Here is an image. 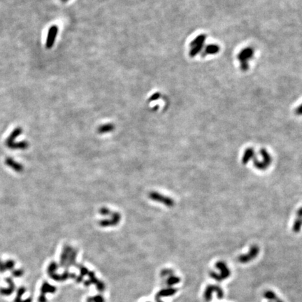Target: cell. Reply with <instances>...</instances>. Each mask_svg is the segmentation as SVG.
I'll use <instances>...</instances> for the list:
<instances>
[{
	"mask_svg": "<svg viewBox=\"0 0 302 302\" xmlns=\"http://www.w3.org/2000/svg\"><path fill=\"white\" fill-rule=\"evenodd\" d=\"M255 49L253 47H246L241 50L237 55V59L240 63L241 71H246L249 69V61L253 58Z\"/></svg>",
	"mask_w": 302,
	"mask_h": 302,
	"instance_id": "obj_1",
	"label": "cell"
},
{
	"mask_svg": "<svg viewBox=\"0 0 302 302\" xmlns=\"http://www.w3.org/2000/svg\"><path fill=\"white\" fill-rule=\"evenodd\" d=\"M260 153L262 157V160L259 161L258 159H253V164L255 167L259 170H266L269 167L272 162V157L271 154L264 148H262L260 151Z\"/></svg>",
	"mask_w": 302,
	"mask_h": 302,
	"instance_id": "obj_2",
	"label": "cell"
},
{
	"mask_svg": "<svg viewBox=\"0 0 302 302\" xmlns=\"http://www.w3.org/2000/svg\"><path fill=\"white\" fill-rule=\"evenodd\" d=\"M214 292H216L217 294V299H222L224 298V291L220 287L217 286V285H209L206 287V289H205L204 293V297L205 300L208 302L211 301L212 299V294Z\"/></svg>",
	"mask_w": 302,
	"mask_h": 302,
	"instance_id": "obj_3",
	"label": "cell"
},
{
	"mask_svg": "<svg viewBox=\"0 0 302 302\" xmlns=\"http://www.w3.org/2000/svg\"><path fill=\"white\" fill-rule=\"evenodd\" d=\"M260 253V248L256 245H253L250 246L249 251L246 254L239 255L238 260L240 263L242 264H246L250 261L255 260L257 257Z\"/></svg>",
	"mask_w": 302,
	"mask_h": 302,
	"instance_id": "obj_4",
	"label": "cell"
},
{
	"mask_svg": "<svg viewBox=\"0 0 302 302\" xmlns=\"http://www.w3.org/2000/svg\"><path fill=\"white\" fill-rule=\"evenodd\" d=\"M57 33H58V27L57 25H53L49 28L48 32L47 39L45 42V47L48 49H50L53 46Z\"/></svg>",
	"mask_w": 302,
	"mask_h": 302,
	"instance_id": "obj_5",
	"label": "cell"
},
{
	"mask_svg": "<svg viewBox=\"0 0 302 302\" xmlns=\"http://www.w3.org/2000/svg\"><path fill=\"white\" fill-rule=\"evenodd\" d=\"M216 267L220 270V276L222 280H226L231 276V271L229 269L227 265L223 261H219L216 263Z\"/></svg>",
	"mask_w": 302,
	"mask_h": 302,
	"instance_id": "obj_6",
	"label": "cell"
},
{
	"mask_svg": "<svg viewBox=\"0 0 302 302\" xmlns=\"http://www.w3.org/2000/svg\"><path fill=\"white\" fill-rule=\"evenodd\" d=\"M220 50V48L218 45L216 43H211L203 48L202 51L201 52V56L205 57L209 55H216L219 53Z\"/></svg>",
	"mask_w": 302,
	"mask_h": 302,
	"instance_id": "obj_7",
	"label": "cell"
},
{
	"mask_svg": "<svg viewBox=\"0 0 302 302\" xmlns=\"http://www.w3.org/2000/svg\"><path fill=\"white\" fill-rule=\"evenodd\" d=\"M255 152L254 148H248L244 152L243 158H242V163L243 164H247L250 160H252L255 158Z\"/></svg>",
	"mask_w": 302,
	"mask_h": 302,
	"instance_id": "obj_8",
	"label": "cell"
},
{
	"mask_svg": "<svg viewBox=\"0 0 302 302\" xmlns=\"http://www.w3.org/2000/svg\"><path fill=\"white\" fill-rule=\"evenodd\" d=\"M6 281L9 285V288H1L0 289V294H2V295L9 296L13 293L14 289H15V284H14L13 280L11 278H6Z\"/></svg>",
	"mask_w": 302,
	"mask_h": 302,
	"instance_id": "obj_9",
	"label": "cell"
},
{
	"mask_svg": "<svg viewBox=\"0 0 302 302\" xmlns=\"http://www.w3.org/2000/svg\"><path fill=\"white\" fill-rule=\"evenodd\" d=\"M297 217L294 223L293 231L294 232H299L302 227V208H300L297 213Z\"/></svg>",
	"mask_w": 302,
	"mask_h": 302,
	"instance_id": "obj_10",
	"label": "cell"
},
{
	"mask_svg": "<svg viewBox=\"0 0 302 302\" xmlns=\"http://www.w3.org/2000/svg\"><path fill=\"white\" fill-rule=\"evenodd\" d=\"M206 38V35L204 34L198 35L197 37H195L192 42L190 43V47L193 48L195 46H201V45H204L205 41Z\"/></svg>",
	"mask_w": 302,
	"mask_h": 302,
	"instance_id": "obj_11",
	"label": "cell"
},
{
	"mask_svg": "<svg viewBox=\"0 0 302 302\" xmlns=\"http://www.w3.org/2000/svg\"><path fill=\"white\" fill-rule=\"evenodd\" d=\"M54 291H55L54 287L50 286V285H48L47 283V282H45L42 287V294H41L39 298H38V301H39V302H45V294L46 293V292H54Z\"/></svg>",
	"mask_w": 302,
	"mask_h": 302,
	"instance_id": "obj_12",
	"label": "cell"
},
{
	"mask_svg": "<svg viewBox=\"0 0 302 302\" xmlns=\"http://www.w3.org/2000/svg\"><path fill=\"white\" fill-rule=\"evenodd\" d=\"M25 290L26 289L24 287H21L18 289V291H17L16 298L15 299V301H14V302H32V299L31 298L27 299L26 300H25V301H23L21 299V297L23 295L24 293H25Z\"/></svg>",
	"mask_w": 302,
	"mask_h": 302,
	"instance_id": "obj_13",
	"label": "cell"
},
{
	"mask_svg": "<svg viewBox=\"0 0 302 302\" xmlns=\"http://www.w3.org/2000/svg\"><path fill=\"white\" fill-rule=\"evenodd\" d=\"M264 297L265 299H267V300H269V301L271 302H275L278 299V296L276 295V294L271 290H267L266 292H264Z\"/></svg>",
	"mask_w": 302,
	"mask_h": 302,
	"instance_id": "obj_14",
	"label": "cell"
},
{
	"mask_svg": "<svg viewBox=\"0 0 302 302\" xmlns=\"http://www.w3.org/2000/svg\"><path fill=\"white\" fill-rule=\"evenodd\" d=\"M209 275L213 279H214L215 281H216L217 282H221L222 281H223V280H222V278H221L220 276V274H217V273H216V272L211 271L209 273Z\"/></svg>",
	"mask_w": 302,
	"mask_h": 302,
	"instance_id": "obj_15",
	"label": "cell"
},
{
	"mask_svg": "<svg viewBox=\"0 0 302 302\" xmlns=\"http://www.w3.org/2000/svg\"><path fill=\"white\" fill-rule=\"evenodd\" d=\"M4 263H5L6 270H12L13 269L14 266H15V263L13 260H8Z\"/></svg>",
	"mask_w": 302,
	"mask_h": 302,
	"instance_id": "obj_16",
	"label": "cell"
},
{
	"mask_svg": "<svg viewBox=\"0 0 302 302\" xmlns=\"http://www.w3.org/2000/svg\"><path fill=\"white\" fill-rule=\"evenodd\" d=\"M160 96H161V94L159 93H155L154 94H153V95H151V97L149 98V101H156V100H158V99H159V97H160Z\"/></svg>",
	"mask_w": 302,
	"mask_h": 302,
	"instance_id": "obj_17",
	"label": "cell"
},
{
	"mask_svg": "<svg viewBox=\"0 0 302 302\" xmlns=\"http://www.w3.org/2000/svg\"><path fill=\"white\" fill-rule=\"evenodd\" d=\"M23 271L22 269L15 270L13 271V276L14 277H20L23 275Z\"/></svg>",
	"mask_w": 302,
	"mask_h": 302,
	"instance_id": "obj_18",
	"label": "cell"
},
{
	"mask_svg": "<svg viewBox=\"0 0 302 302\" xmlns=\"http://www.w3.org/2000/svg\"><path fill=\"white\" fill-rule=\"evenodd\" d=\"M294 113L297 115H302V104L296 108L294 111Z\"/></svg>",
	"mask_w": 302,
	"mask_h": 302,
	"instance_id": "obj_19",
	"label": "cell"
},
{
	"mask_svg": "<svg viewBox=\"0 0 302 302\" xmlns=\"http://www.w3.org/2000/svg\"><path fill=\"white\" fill-rule=\"evenodd\" d=\"M6 270L5 263L2 262V261L0 260V272H4Z\"/></svg>",
	"mask_w": 302,
	"mask_h": 302,
	"instance_id": "obj_20",
	"label": "cell"
},
{
	"mask_svg": "<svg viewBox=\"0 0 302 302\" xmlns=\"http://www.w3.org/2000/svg\"><path fill=\"white\" fill-rule=\"evenodd\" d=\"M275 302H283V301H282V300H281V299H279V298H278V299H277V300H276V301H275Z\"/></svg>",
	"mask_w": 302,
	"mask_h": 302,
	"instance_id": "obj_21",
	"label": "cell"
},
{
	"mask_svg": "<svg viewBox=\"0 0 302 302\" xmlns=\"http://www.w3.org/2000/svg\"><path fill=\"white\" fill-rule=\"evenodd\" d=\"M61 1L63 2H66L68 1V0H61Z\"/></svg>",
	"mask_w": 302,
	"mask_h": 302,
	"instance_id": "obj_22",
	"label": "cell"
},
{
	"mask_svg": "<svg viewBox=\"0 0 302 302\" xmlns=\"http://www.w3.org/2000/svg\"><path fill=\"white\" fill-rule=\"evenodd\" d=\"M269 302H271V301H269Z\"/></svg>",
	"mask_w": 302,
	"mask_h": 302,
	"instance_id": "obj_23",
	"label": "cell"
}]
</instances>
